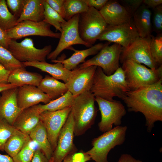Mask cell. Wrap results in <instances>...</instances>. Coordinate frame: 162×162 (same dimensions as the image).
<instances>
[{
	"label": "cell",
	"mask_w": 162,
	"mask_h": 162,
	"mask_svg": "<svg viewBox=\"0 0 162 162\" xmlns=\"http://www.w3.org/2000/svg\"><path fill=\"white\" fill-rule=\"evenodd\" d=\"M38 87L52 100L60 97L68 91L65 83L48 75L43 78Z\"/></svg>",
	"instance_id": "obj_26"
},
{
	"label": "cell",
	"mask_w": 162,
	"mask_h": 162,
	"mask_svg": "<svg viewBox=\"0 0 162 162\" xmlns=\"http://www.w3.org/2000/svg\"><path fill=\"white\" fill-rule=\"evenodd\" d=\"M104 46L92 58L80 64L77 68H83L95 66L101 68L107 75L113 74L120 67L119 62L122 47L117 44Z\"/></svg>",
	"instance_id": "obj_7"
},
{
	"label": "cell",
	"mask_w": 162,
	"mask_h": 162,
	"mask_svg": "<svg viewBox=\"0 0 162 162\" xmlns=\"http://www.w3.org/2000/svg\"><path fill=\"white\" fill-rule=\"evenodd\" d=\"M16 129L6 121L0 118V151H4L6 142Z\"/></svg>",
	"instance_id": "obj_35"
},
{
	"label": "cell",
	"mask_w": 162,
	"mask_h": 162,
	"mask_svg": "<svg viewBox=\"0 0 162 162\" xmlns=\"http://www.w3.org/2000/svg\"><path fill=\"white\" fill-rule=\"evenodd\" d=\"M118 1L132 16L143 4L142 0H120Z\"/></svg>",
	"instance_id": "obj_40"
},
{
	"label": "cell",
	"mask_w": 162,
	"mask_h": 162,
	"mask_svg": "<svg viewBox=\"0 0 162 162\" xmlns=\"http://www.w3.org/2000/svg\"><path fill=\"white\" fill-rule=\"evenodd\" d=\"M143 3L149 8L153 9L162 4V0H143Z\"/></svg>",
	"instance_id": "obj_46"
},
{
	"label": "cell",
	"mask_w": 162,
	"mask_h": 162,
	"mask_svg": "<svg viewBox=\"0 0 162 162\" xmlns=\"http://www.w3.org/2000/svg\"><path fill=\"white\" fill-rule=\"evenodd\" d=\"M80 14H77L69 20L61 24L62 31L58 44L54 50L48 55V59L55 60L61 53L72 46L76 44L84 45L87 47L92 46L81 38L78 30Z\"/></svg>",
	"instance_id": "obj_9"
},
{
	"label": "cell",
	"mask_w": 162,
	"mask_h": 162,
	"mask_svg": "<svg viewBox=\"0 0 162 162\" xmlns=\"http://www.w3.org/2000/svg\"><path fill=\"white\" fill-rule=\"evenodd\" d=\"M139 37L133 19L128 22L116 26L108 25L99 37L100 41L118 44L126 48Z\"/></svg>",
	"instance_id": "obj_12"
},
{
	"label": "cell",
	"mask_w": 162,
	"mask_h": 162,
	"mask_svg": "<svg viewBox=\"0 0 162 162\" xmlns=\"http://www.w3.org/2000/svg\"><path fill=\"white\" fill-rule=\"evenodd\" d=\"M107 26L99 11L89 7L86 11L80 14L78 30L84 41L92 46Z\"/></svg>",
	"instance_id": "obj_6"
},
{
	"label": "cell",
	"mask_w": 162,
	"mask_h": 162,
	"mask_svg": "<svg viewBox=\"0 0 162 162\" xmlns=\"http://www.w3.org/2000/svg\"><path fill=\"white\" fill-rule=\"evenodd\" d=\"M152 31L156 33H162V5H160L153 9L152 15Z\"/></svg>",
	"instance_id": "obj_37"
},
{
	"label": "cell",
	"mask_w": 162,
	"mask_h": 162,
	"mask_svg": "<svg viewBox=\"0 0 162 162\" xmlns=\"http://www.w3.org/2000/svg\"><path fill=\"white\" fill-rule=\"evenodd\" d=\"M152 11L143 3L133 15V23L140 37L147 38L152 35Z\"/></svg>",
	"instance_id": "obj_22"
},
{
	"label": "cell",
	"mask_w": 162,
	"mask_h": 162,
	"mask_svg": "<svg viewBox=\"0 0 162 162\" xmlns=\"http://www.w3.org/2000/svg\"><path fill=\"white\" fill-rule=\"evenodd\" d=\"M101 115L100 121L98 123L99 130L103 132L112 129L113 125L120 126L122 119L126 114L124 106L118 101H110L100 98L95 97Z\"/></svg>",
	"instance_id": "obj_10"
},
{
	"label": "cell",
	"mask_w": 162,
	"mask_h": 162,
	"mask_svg": "<svg viewBox=\"0 0 162 162\" xmlns=\"http://www.w3.org/2000/svg\"><path fill=\"white\" fill-rule=\"evenodd\" d=\"M43 78L40 74L28 71L25 67H22L10 72L8 82L17 87L25 85L38 87Z\"/></svg>",
	"instance_id": "obj_24"
},
{
	"label": "cell",
	"mask_w": 162,
	"mask_h": 162,
	"mask_svg": "<svg viewBox=\"0 0 162 162\" xmlns=\"http://www.w3.org/2000/svg\"><path fill=\"white\" fill-rule=\"evenodd\" d=\"M25 0H7L6 4L10 12L18 18L22 11Z\"/></svg>",
	"instance_id": "obj_38"
},
{
	"label": "cell",
	"mask_w": 162,
	"mask_h": 162,
	"mask_svg": "<svg viewBox=\"0 0 162 162\" xmlns=\"http://www.w3.org/2000/svg\"><path fill=\"white\" fill-rule=\"evenodd\" d=\"M49 162H53V159L52 157L49 160Z\"/></svg>",
	"instance_id": "obj_50"
},
{
	"label": "cell",
	"mask_w": 162,
	"mask_h": 162,
	"mask_svg": "<svg viewBox=\"0 0 162 162\" xmlns=\"http://www.w3.org/2000/svg\"><path fill=\"white\" fill-rule=\"evenodd\" d=\"M97 67L92 66L83 68H76L68 82L65 83L68 91L76 97L82 93L90 91Z\"/></svg>",
	"instance_id": "obj_16"
},
{
	"label": "cell",
	"mask_w": 162,
	"mask_h": 162,
	"mask_svg": "<svg viewBox=\"0 0 162 162\" xmlns=\"http://www.w3.org/2000/svg\"><path fill=\"white\" fill-rule=\"evenodd\" d=\"M29 136L32 140L38 144V148L50 160L52 157L53 150L48 139L45 128L40 121Z\"/></svg>",
	"instance_id": "obj_27"
},
{
	"label": "cell",
	"mask_w": 162,
	"mask_h": 162,
	"mask_svg": "<svg viewBox=\"0 0 162 162\" xmlns=\"http://www.w3.org/2000/svg\"><path fill=\"white\" fill-rule=\"evenodd\" d=\"M31 162H49V160L40 149L38 148L36 150Z\"/></svg>",
	"instance_id": "obj_44"
},
{
	"label": "cell",
	"mask_w": 162,
	"mask_h": 162,
	"mask_svg": "<svg viewBox=\"0 0 162 162\" xmlns=\"http://www.w3.org/2000/svg\"><path fill=\"white\" fill-rule=\"evenodd\" d=\"M18 18L9 10L5 0H0V27L6 31L17 24Z\"/></svg>",
	"instance_id": "obj_30"
},
{
	"label": "cell",
	"mask_w": 162,
	"mask_h": 162,
	"mask_svg": "<svg viewBox=\"0 0 162 162\" xmlns=\"http://www.w3.org/2000/svg\"><path fill=\"white\" fill-rule=\"evenodd\" d=\"M10 72L0 64V83H8V79Z\"/></svg>",
	"instance_id": "obj_45"
},
{
	"label": "cell",
	"mask_w": 162,
	"mask_h": 162,
	"mask_svg": "<svg viewBox=\"0 0 162 162\" xmlns=\"http://www.w3.org/2000/svg\"><path fill=\"white\" fill-rule=\"evenodd\" d=\"M122 64L130 90L152 85L162 79V65L156 69H151L130 60H126Z\"/></svg>",
	"instance_id": "obj_4"
},
{
	"label": "cell",
	"mask_w": 162,
	"mask_h": 162,
	"mask_svg": "<svg viewBox=\"0 0 162 162\" xmlns=\"http://www.w3.org/2000/svg\"><path fill=\"white\" fill-rule=\"evenodd\" d=\"M95 97L90 91L75 97L71 112L74 123V136L84 134L94 124L97 113Z\"/></svg>",
	"instance_id": "obj_3"
},
{
	"label": "cell",
	"mask_w": 162,
	"mask_h": 162,
	"mask_svg": "<svg viewBox=\"0 0 162 162\" xmlns=\"http://www.w3.org/2000/svg\"><path fill=\"white\" fill-rule=\"evenodd\" d=\"M11 40L9 37L6 31L0 27V45L8 49Z\"/></svg>",
	"instance_id": "obj_43"
},
{
	"label": "cell",
	"mask_w": 162,
	"mask_h": 162,
	"mask_svg": "<svg viewBox=\"0 0 162 162\" xmlns=\"http://www.w3.org/2000/svg\"><path fill=\"white\" fill-rule=\"evenodd\" d=\"M16 86L10 83H0V93L3 91L10 88L17 87Z\"/></svg>",
	"instance_id": "obj_48"
},
{
	"label": "cell",
	"mask_w": 162,
	"mask_h": 162,
	"mask_svg": "<svg viewBox=\"0 0 162 162\" xmlns=\"http://www.w3.org/2000/svg\"><path fill=\"white\" fill-rule=\"evenodd\" d=\"M129 90L122 67L110 76L106 75L101 68L97 67L90 90L95 97L112 101L114 97L121 99Z\"/></svg>",
	"instance_id": "obj_2"
},
{
	"label": "cell",
	"mask_w": 162,
	"mask_h": 162,
	"mask_svg": "<svg viewBox=\"0 0 162 162\" xmlns=\"http://www.w3.org/2000/svg\"><path fill=\"white\" fill-rule=\"evenodd\" d=\"M151 37L147 38H138L128 47H122L120 62L122 63L130 60L140 64H144L151 69L158 68L153 60L150 52Z\"/></svg>",
	"instance_id": "obj_11"
},
{
	"label": "cell",
	"mask_w": 162,
	"mask_h": 162,
	"mask_svg": "<svg viewBox=\"0 0 162 162\" xmlns=\"http://www.w3.org/2000/svg\"><path fill=\"white\" fill-rule=\"evenodd\" d=\"M127 130V126L120 125L104 132L92 140V147L85 153L95 162H108L107 157L109 152L116 146L124 143Z\"/></svg>",
	"instance_id": "obj_5"
},
{
	"label": "cell",
	"mask_w": 162,
	"mask_h": 162,
	"mask_svg": "<svg viewBox=\"0 0 162 162\" xmlns=\"http://www.w3.org/2000/svg\"><path fill=\"white\" fill-rule=\"evenodd\" d=\"M18 87L5 90L0 96V118L13 126L16 118L22 110L18 107Z\"/></svg>",
	"instance_id": "obj_18"
},
{
	"label": "cell",
	"mask_w": 162,
	"mask_h": 162,
	"mask_svg": "<svg viewBox=\"0 0 162 162\" xmlns=\"http://www.w3.org/2000/svg\"><path fill=\"white\" fill-rule=\"evenodd\" d=\"M18 105L22 110L39 104H46L52 100L38 87L25 85L18 87L17 94Z\"/></svg>",
	"instance_id": "obj_17"
},
{
	"label": "cell",
	"mask_w": 162,
	"mask_h": 162,
	"mask_svg": "<svg viewBox=\"0 0 162 162\" xmlns=\"http://www.w3.org/2000/svg\"><path fill=\"white\" fill-rule=\"evenodd\" d=\"M118 162H142L139 160H137L128 154H122Z\"/></svg>",
	"instance_id": "obj_47"
},
{
	"label": "cell",
	"mask_w": 162,
	"mask_h": 162,
	"mask_svg": "<svg viewBox=\"0 0 162 162\" xmlns=\"http://www.w3.org/2000/svg\"><path fill=\"white\" fill-rule=\"evenodd\" d=\"M108 25L116 26L130 21L132 16L118 1L108 0L99 11Z\"/></svg>",
	"instance_id": "obj_19"
},
{
	"label": "cell",
	"mask_w": 162,
	"mask_h": 162,
	"mask_svg": "<svg viewBox=\"0 0 162 162\" xmlns=\"http://www.w3.org/2000/svg\"><path fill=\"white\" fill-rule=\"evenodd\" d=\"M74 123L70 112L59 133L52 157L53 162H62L68 155L77 152V148L74 143Z\"/></svg>",
	"instance_id": "obj_15"
},
{
	"label": "cell",
	"mask_w": 162,
	"mask_h": 162,
	"mask_svg": "<svg viewBox=\"0 0 162 162\" xmlns=\"http://www.w3.org/2000/svg\"><path fill=\"white\" fill-rule=\"evenodd\" d=\"M51 25L44 21L36 22L25 20L18 23L14 28L6 31L10 39L16 40L30 36H38L59 38L60 33L55 32Z\"/></svg>",
	"instance_id": "obj_13"
},
{
	"label": "cell",
	"mask_w": 162,
	"mask_h": 162,
	"mask_svg": "<svg viewBox=\"0 0 162 162\" xmlns=\"http://www.w3.org/2000/svg\"><path fill=\"white\" fill-rule=\"evenodd\" d=\"M75 97L68 91L62 96L51 100L46 104H38L37 106L40 113L44 111H55L71 106Z\"/></svg>",
	"instance_id": "obj_29"
},
{
	"label": "cell",
	"mask_w": 162,
	"mask_h": 162,
	"mask_svg": "<svg viewBox=\"0 0 162 162\" xmlns=\"http://www.w3.org/2000/svg\"><path fill=\"white\" fill-rule=\"evenodd\" d=\"M44 20L43 21L54 26L56 31H62L61 24L66 21L58 14L52 8L45 0L44 2Z\"/></svg>",
	"instance_id": "obj_32"
},
{
	"label": "cell",
	"mask_w": 162,
	"mask_h": 162,
	"mask_svg": "<svg viewBox=\"0 0 162 162\" xmlns=\"http://www.w3.org/2000/svg\"><path fill=\"white\" fill-rule=\"evenodd\" d=\"M64 5L66 21L77 14L86 11L89 8L84 0H65Z\"/></svg>",
	"instance_id": "obj_31"
},
{
	"label": "cell",
	"mask_w": 162,
	"mask_h": 162,
	"mask_svg": "<svg viewBox=\"0 0 162 162\" xmlns=\"http://www.w3.org/2000/svg\"><path fill=\"white\" fill-rule=\"evenodd\" d=\"M150 48L152 58L159 67L162 63V33L158 34L156 36L151 35Z\"/></svg>",
	"instance_id": "obj_34"
},
{
	"label": "cell",
	"mask_w": 162,
	"mask_h": 162,
	"mask_svg": "<svg viewBox=\"0 0 162 162\" xmlns=\"http://www.w3.org/2000/svg\"><path fill=\"white\" fill-rule=\"evenodd\" d=\"M0 64L11 72L22 67H25L22 63L16 59L7 49L0 45Z\"/></svg>",
	"instance_id": "obj_33"
},
{
	"label": "cell",
	"mask_w": 162,
	"mask_h": 162,
	"mask_svg": "<svg viewBox=\"0 0 162 162\" xmlns=\"http://www.w3.org/2000/svg\"><path fill=\"white\" fill-rule=\"evenodd\" d=\"M31 141L12 158L14 162H31L36 150L32 146Z\"/></svg>",
	"instance_id": "obj_36"
},
{
	"label": "cell",
	"mask_w": 162,
	"mask_h": 162,
	"mask_svg": "<svg viewBox=\"0 0 162 162\" xmlns=\"http://www.w3.org/2000/svg\"><path fill=\"white\" fill-rule=\"evenodd\" d=\"M110 43L108 42L105 44L99 43L87 49L82 50H76L70 47L68 49L73 51L74 53L70 57L66 59L59 58L51 61L54 63L60 62L65 68L69 70H72L76 69L80 63L84 62L87 57L97 54L104 46Z\"/></svg>",
	"instance_id": "obj_20"
},
{
	"label": "cell",
	"mask_w": 162,
	"mask_h": 162,
	"mask_svg": "<svg viewBox=\"0 0 162 162\" xmlns=\"http://www.w3.org/2000/svg\"><path fill=\"white\" fill-rule=\"evenodd\" d=\"M48 4L63 19H65V0H45Z\"/></svg>",
	"instance_id": "obj_41"
},
{
	"label": "cell",
	"mask_w": 162,
	"mask_h": 162,
	"mask_svg": "<svg viewBox=\"0 0 162 162\" xmlns=\"http://www.w3.org/2000/svg\"><path fill=\"white\" fill-rule=\"evenodd\" d=\"M88 7H93L100 11L104 6L108 0H84Z\"/></svg>",
	"instance_id": "obj_42"
},
{
	"label": "cell",
	"mask_w": 162,
	"mask_h": 162,
	"mask_svg": "<svg viewBox=\"0 0 162 162\" xmlns=\"http://www.w3.org/2000/svg\"><path fill=\"white\" fill-rule=\"evenodd\" d=\"M44 0H25L22 13L17 23L25 20L39 22L44 20Z\"/></svg>",
	"instance_id": "obj_25"
},
{
	"label": "cell",
	"mask_w": 162,
	"mask_h": 162,
	"mask_svg": "<svg viewBox=\"0 0 162 162\" xmlns=\"http://www.w3.org/2000/svg\"><path fill=\"white\" fill-rule=\"evenodd\" d=\"M71 106L55 111H44L40 115V121L45 127L48 139L53 152L58 136L71 112Z\"/></svg>",
	"instance_id": "obj_14"
},
{
	"label": "cell",
	"mask_w": 162,
	"mask_h": 162,
	"mask_svg": "<svg viewBox=\"0 0 162 162\" xmlns=\"http://www.w3.org/2000/svg\"><path fill=\"white\" fill-rule=\"evenodd\" d=\"M25 67H32L40 70L42 71L50 74L53 77L57 80L63 81L67 83L72 75V70L65 68L63 65L59 62L54 64L45 62H33L22 63Z\"/></svg>",
	"instance_id": "obj_23"
},
{
	"label": "cell",
	"mask_w": 162,
	"mask_h": 162,
	"mask_svg": "<svg viewBox=\"0 0 162 162\" xmlns=\"http://www.w3.org/2000/svg\"><path fill=\"white\" fill-rule=\"evenodd\" d=\"M52 49L51 45L46 46L42 49L37 48L33 40L28 38L20 42L11 39L8 49L14 57L22 63L45 62Z\"/></svg>",
	"instance_id": "obj_8"
},
{
	"label": "cell",
	"mask_w": 162,
	"mask_h": 162,
	"mask_svg": "<svg viewBox=\"0 0 162 162\" xmlns=\"http://www.w3.org/2000/svg\"><path fill=\"white\" fill-rule=\"evenodd\" d=\"M40 114L37 105L24 109L17 116L13 126L16 129L29 135L40 122Z\"/></svg>",
	"instance_id": "obj_21"
},
{
	"label": "cell",
	"mask_w": 162,
	"mask_h": 162,
	"mask_svg": "<svg viewBox=\"0 0 162 162\" xmlns=\"http://www.w3.org/2000/svg\"><path fill=\"white\" fill-rule=\"evenodd\" d=\"M91 160L90 157L83 151L70 154L66 156L62 162H86Z\"/></svg>",
	"instance_id": "obj_39"
},
{
	"label": "cell",
	"mask_w": 162,
	"mask_h": 162,
	"mask_svg": "<svg viewBox=\"0 0 162 162\" xmlns=\"http://www.w3.org/2000/svg\"><path fill=\"white\" fill-rule=\"evenodd\" d=\"M31 140L29 135L16 129L6 142L4 151L13 158Z\"/></svg>",
	"instance_id": "obj_28"
},
{
	"label": "cell",
	"mask_w": 162,
	"mask_h": 162,
	"mask_svg": "<svg viewBox=\"0 0 162 162\" xmlns=\"http://www.w3.org/2000/svg\"><path fill=\"white\" fill-rule=\"evenodd\" d=\"M121 99L128 111L144 115L148 132L152 131L156 122L162 121V79L152 85L129 90Z\"/></svg>",
	"instance_id": "obj_1"
},
{
	"label": "cell",
	"mask_w": 162,
	"mask_h": 162,
	"mask_svg": "<svg viewBox=\"0 0 162 162\" xmlns=\"http://www.w3.org/2000/svg\"><path fill=\"white\" fill-rule=\"evenodd\" d=\"M0 162H14L13 158L8 155L0 154Z\"/></svg>",
	"instance_id": "obj_49"
}]
</instances>
